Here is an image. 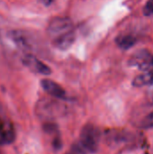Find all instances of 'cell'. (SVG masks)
I'll use <instances>...</instances> for the list:
<instances>
[{
    "mask_svg": "<svg viewBox=\"0 0 153 154\" xmlns=\"http://www.w3.org/2000/svg\"><path fill=\"white\" fill-rule=\"evenodd\" d=\"M99 141H100L99 130L92 125H87L82 129L78 143L85 150V152L88 154L93 153L97 150Z\"/></svg>",
    "mask_w": 153,
    "mask_h": 154,
    "instance_id": "cell-1",
    "label": "cell"
},
{
    "mask_svg": "<svg viewBox=\"0 0 153 154\" xmlns=\"http://www.w3.org/2000/svg\"><path fill=\"white\" fill-rule=\"evenodd\" d=\"M73 30V23L68 17L57 16L50 20L48 25V34L53 39L58 38Z\"/></svg>",
    "mask_w": 153,
    "mask_h": 154,
    "instance_id": "cell-2",
    "label": "cell"
},
{
    "mask_svg": "<svg viewBox=\"0 0 153 154\" xmlns=\"http://www.w3.org/2000/svg\"><path fill=\"white\" fill-rule=\"evenodd\" d=\"M8 37L14 45L20 51H24L25 54L30 53V51L32 50V42L31 38L23 31L13 30L9 32Z\"/></svg>",
    "mask_w": 153,
    "mask_h": 154,
    "instance_id": "cell-3",
    "label": "cell"
},
{
    "mask_svg": "<svg viewBox=\"0 0 153 154\" xmlns=\"http://www.w3.org/2000/svg\"><path fill=\"white\" fill-rule=\"evenodd\" d=\"M22 62L26 68H28L33 72L41 75H50L51 73L50 69L32 53L24 54V56L22 59Z\"/></svg>",
    "mask_w": 153,
    "mask_h": 154,
    "instance_id": "cell-4",
    "label": "cell"
},
{
    "mask_svg": "<svg viewBox=\"0 0 153 154\" xmlns=\"http://www.w3.org/2000/svg\"><path fill=\"white\" fill-rule=\"evenodd\" d=\"M41 85L42 88L50 96L59 99H66V92L58 83L50 79H42L41 81Z\"/></svg>",
    "mask_w": 153,
    "mask_h": 154,
    "instance_id": "cell-5",
    "label": "cell"
},
{
    "mask_svg": "<svg viewBox=\"0 0 153 154\" xmlns=\"http://www.w3.org/2000/svg\"><path fill=\"white\" fill-rule=\"evenodd\" d=\"M14 131L7 121L0 118V145L7 144L14 141Z\"/></svg>",
    "mask_w": 153,
    "mask_h": 154,
    "instance_id": "cell-6",
    "label": "cell"
},
{
    "mask_svg": "<svg viewBox=\"0 0 153 154\" xmlns=\"http://www.w3.org/2000/svg\"><path fill=\"white\" fill-rule=\"evenodd\" d=\"M75 39H76V34L72 30L58 38L53 39V43L55 47L60 50H67L74 43Z\"/></svg>",
    "mask_w": 153,
    "mask_h": 154,
    "instance_id": "cell-7",
    "label": "cell"
},
{
    "mask_svg": "<svg viewBox=\"0 0 153 154\" xmlns=\"http://www.w3.org/2000/svg\"><path fill=\"white\" fill-rule=\"evenodd\" d=\"M151 58L152 57H151L150 53L147 51L143 50L133 55V57L132 58V61L133 65H138L140 68H144L148 66V64L151 63Z\"/></svg>",
    "mask_w": 153,
    "mask_h": 154,
    "instance_id": "cell-8",
    "label": "cell"
},
{
    "mask_svg": "<svg viewBox=\"0 0 153 154\" xmlns=\"http://www.w3.org/2000/svg\"><path fill=\"white\" fill-rule=\"evenodd\" d=\"M133 85L137 88L153 85V72H145L138 75L133 79Z\"/></svg>",
    "mask_w": 153,
    "mask_h": 154,
    "instance_id": "cell-9",
    "label": "cell"
},
{
    "mask_svg": "<svg viewBox=\"0 0 153 154\" xmlns=\"http://www.w3.org/2000/svg\"><path fill=\"white\" fill-rule=\"evenodd\" d=\"M135 42H136L135 37L131 34L120 35L116 39L117 45L123 50H128V49L132 48L135 44Z\"/></svg>",
    "mask_w": 153,
    "mask_h": 154,
    "instance_id": "cell-10",
    "label": "cell"
},
{
    "mask_svg": "<svg viewBox=\"0 0 153 154\" xmlns=\"http://www.w3.org/2000/svg\"><path fill=\"white\" fill-rule=\"evenodd\" d=\"M140 127L142 129H150L153 128V111L145 116L140 124Z\"/></svg>",
    "mask_w": 153,
    "mask_h": 154,
    "instance_id": "cell-11",
    "label": "cell"
},
{
    "mask_svg": "<svg viewBox=\"0 0 153 154\" xmlns=\"http://www.w3.org/2000/svg\"><path fill=\"white\" fill-rule=\"evenodd\" d=\"M66 154H87L86 152H85V150L78 144V143H74L71 147H70V149L69 150V152H67Z\"/></svg>",
    "mask_w": 153,
    "mask_h": 154,
    "instance_id": "cell-12",
    "label": "cell"
},
{
    "mask_svg": "<svg viewBox=\"0 0 153 154\" xmlns=\"http://www.w3.org/2000/svg\"><path fill=\"white\" fill-rule=\"evenodd\" d=\"M143 14L146 16L153 14V0H148L143 7Z\"/></svg>",
    "mask_w": 153,
    "mask_h": 154,
    "instance_id": "cell-13",
    "label": "cell"
},
{
    "mask_svg": "<svg viewBox=\"0 0 153 154\" xmlns=\"http://www.w3.org/2000/svg\"><path fill=\"white\" fill-rule=\"evenodd\" d=\"M41 2L42 4H44V5H48L49 4H50V2H51V0H41Z\"/></svg>",
    "mask_w": 153,
    "mask_h": 154,
    "instance_id": "cell-14",
    "label": "cell"
},
{
    "mask_svg": "<svg viewBox=\"0 0 153 154\" xmlns=\"http://www.w3.org/2000/svg\"><path fill=\"white\" fill-rule=\"evenodd\" d=\"M151 64H152V65H153V57H152V58H151Z\"/></svg>",
    "mask_w": 153,
    "mask_h": 154,
    "instance_id": "cell-15",
    "label": "cell"
}]
</instances>
